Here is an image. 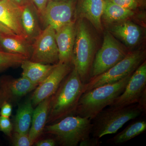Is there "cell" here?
I'll return each mask as SVG.
<instances>
[{
  "label": "cell",
  "mask_w": 146,
  "mask_h": 146,
  "mask_svg": "<svg viewBox=\"0 0 146 146\" xmlns=\"http://www.w3.org/2000/svg\"><path fill=\"white\" fill-rule=\"evenodd\" d=\"M84 84L73 66L51 96L46 123H56L68 116L76 115Z\"/></svg>",
  "instance_id": "1"
},
{
  "label": "cell",
  "mask_w": 146,
  "mask_h": 146,
  "mask_svg": "<svg viewBox=\"0 0 146 146\" xmlns=\"http://www.w3.org/2000/svg\"><path fill=\"white\" fill-rule=\"evenodd\" d=\"M132 74L117 82L99 86L84 93L80 99L76 115L93 120L123 93Z\"/></svg>",
  "instance_id": "2"
},
{
  "label": "cell",
  "mask_w": 146,
  "mask_h": 146,
  "mask_svg": "<svg viewBox=\"0 0 146 146\" xmlns=\"http://www.w3.org/2000/svg\"><path fill=\"white\" fill-rule=\"evenodd\" d=\"M84 19H78L76 23L74 44L72 63L84 84L90 78V73L96 54V44Z\"/></svg>",
  "instance_id": "3"
},
{
  "label": "cell",
  "mask_w": 146,
  "mask_h": 146,
  "mask_svg": "<svg viewBox=\"0 0 146 146\" xmlns=\"http://www.w3.org/2000/svg\"><path fill=\"white\" fill-rule=\"evenodd\" d=\"M91 120L78 115L67 116L45 127L46 133L54 135L62 146H76L90 138Z\"/></svg>",
  "instance_id": "4"
},
{
  "label": "cell",
  "mask_w": 146,
  "mask_h": 146,
  "mask_svg": "<svg viewBox=\"0 0 146 146\" xmlns=\"http://www.w3.org/2000/svg\"><path fill=\"white\" fill-rule=\"evenodd\" d=\"M143 112L137 104L121 108L104 109L93 119L91 134L98 140L105 135L114 134L126 123L138 117Z\"/></svg>",
  "instance_id": "5"
},
{
  "label": "cell",
  "mask_w": 146,
  "mask_h": 146,
  "mask_svg": "<svg viewBox=\"0 0 146 146\" xmlns=\"http://www.w3.org/2000/svg\"><path fill=\"white\" fill-rule=\"evenodd\" d=\"M145 53L141 50L130 51L123 59L105 72L91 78L84 84L83 93L106 84L115 83L133 73L145 61Z\"/></svg>",
  "instance_id": "6"
},
{
  "label": "cell",
  "mask_w": 146,
  "mask_h": 146,
  "mask_svg": "<svg viewBox=\"0 0 146 146\" xmlns=\"http://www.w3.org/2000/svg\"><path fill=\"white\" fill-rule=\"evenodd\" d=\"M129 52L109 31H106L102 47L95 54L89 79L108 70L123 59Z\"/></svg>",
  "instance_id": "7"
},
{
  "label": "cell",
  "mask_w": 146,
  "mask_h": 146,
  "mask_svg": "<svg viewBox=\"0 0 146 146\" xmlns=\"http://www.w3.org/2000/svg\"><path fill=\"white\" fill-rule=\"evenodd\" d=\"M77 1L49 0L44 10L39 16L44 28L49 26L56 31L74 21Z\"/></svg>",
  "instance_id": "8"
},
{
  "label": "cell",
  "mask_w": 146,
  "mask_h": 146,
  "mask_svg": "<svg viewBox=\"0 0 146 146\" xmlns=\"http://www.w3.org/2000/svg\"><path fill=\"white\" fill-rule=\"evenodd\" d=\"M29 60L44 64H56L59 61L58 51L55 39V31L47 26L42 30L33 44Z\"/></svg>",
  "instance_id": "9"
},
{
  "label": "cell",
  "mask_w": 146,
  "mask_h": 146,
  "mask_svg": "<svg viewBox=\"0 0 146 146\" xmlns=\"http://www.w3.org/2000/svg\"><path fill=\"white\" fill-rule=\"evenodd\" d=\"M146 92V62L139 65L131 75L122 93L109 106L112 108H121L138 102Z\"/></svg>",
  "instance_id": "10"
},
{
  "label": "cell",
  "mask_w": 146,
  "mask_h": 146,
  "mask_svg": "<svg viewBox=\"0 0 146 146\" xmlns=\"http://www.w3.org/2000/svg\"><path fill=\"white\" fill-rule=\"evenodd\" d=\"M73 68L72 63H58L49 75L35 89L31 98L33 106L52 96Z\"/></svg>",
  "instance_id": "11"
},
{
  "label": "cell",
  "mask_w": 146,
  "mask_h": 146,
  "mask_svg": "<svg viewBox=\"0 0 146 146\" xmlns=\"http://www.w3.org/2000/svg\"><path fill=\"white\" fill-rule=\"evenodd\" d=\"M76 31L75 21L66 24L56 31V42L59 56L58 63H72Z\"/></svg>",
  "instance_id": "12"
},
{
  "label": "cell",
  "mask_w": 146,
  "mask_h": 146,
  "mask_svg": "<svg viewBox=\"0 0 146 146\" xmlns=\"http://www.w3.org/2000/svg\"><path fill=\"white\" fill-rule=\"evenodd\" d=\"M103 7V0H77L74 18L86 19L97 30L101 31Z\"/></svg>",
  "instance_id": "13"
},
{
  "label": "cell",
  "mask_w": 146,
  "mask_h": 146,
  "mask_svg": "<svg viewBox=\"0 0 146 146\" xmlns=\"http://www.w3.org/2000/svg\"><path fill=\"white\" fill-rule=\"evenodd\" d=\"M108 25V31L128 47L132 48L138 45L142 39L143 31L141 27L128 20Z\"/></svg>",
  "instance_id": "14"
},
{
  "label": "cell",
  "mask_w": 146,
  "mask_h": 146,
  "mask_svg": "<svg viewBox=\"0 0 146 146\" xmlns=\"http://www.w3.org/2000/svg\"><path fill=\"white\" fill-rule=\"evenodd\" d=\"M39 20L38 11L30 0L21 7V25L24 35L25 38L32 44L42 31Z\"/></svg>",
  "instance_id": "15"
},
{
  "label": "cell",
  "mask_w": 146,
  "mask_h": 146,
  "mask_svg": "<svg viewBox=\"0 0 146 146\" xmlns=\"http://www.w3.org/2000/svg\"><path fill=\"white\" fill-rule=\"evenodd\" d=\"M21 15V7L11 0H0V22L17 35L25 38Z\"/></svg>",
  "instance_id": "16"
},
{
  "label": "cell",
  "mask_w": 146,
  "mask_h": 146,
  "mask_svg": "<svg viewBox=\"0 0 146 146\" xmlns=\"http://www.w3.org/2000/svg\"><path fill=\"white\" fill-rule=\"evenodd\" d=\"M33 44L25 37L17 35L1 34L0 50L7 52L18 54L29 59L32 52Z\"/></svg>",
  "instance_id": "17"
},
{
  "label": "cell",
  "mask_w": 146,
  "mask_h": 146,
  "mask_svg": "<svg viewBox=\"0 0 146 146\" xmlns=\"http://www.w3.org/2000/svg\"><path fill=\"white\" fill-rule=\"evenodd\" d=\"M51 96L42 101L34 109L29 135L33 144L41 136L46 123Z\"/></svg>",
  "instance_id": "18"
},
{
  "label": "cell",
  "mask_w": 146,
  "mask_h": 146,
  "mask_svg": "<svg viewBox=\"0 0 146 146\" xmlns=\"http://www.w3.org/2000/svg\"><path fill=\"white\" fill-rule=\"evenodd\" d=\"M56 64H44L27 59L21 65L23 70L22 76L38 86L49 75Z\"/></svg>",
  "instance_id": "19"
},
{
  "label": "cell",
  "mask_w": 146,
  "mask_h": 146,
  "mask_svg": "<svg viewBox=\"0 0 146 146\" xmlns=\"http://www.w3.org/2000/svg\"><path fill=\"white\" fill-rule=\"evenodd\" d=\"M102 19L109 25L126 21L134 16L135 11L127 9L110 0H103Z\"/></svg>",
  "instance_id": "20"
},
{
  "label": "cell",
  "mask_w": 146,
  "mask_h": 146,
  "mask_svg": "<svg viewBox=\"0 0 146 146\" xmlns=\"http://www.w3.org/2000/svg\"><path fill=\"white\" fill-rule=\"evenodd\" d=\"M33 106L31 99L27 100L19 106L14 117L15 132L23 134L29 133L34 111Z\"/></svg>",
  "instance_id": "21"
},
{
  "label": "cell",
  "mask_w": 146,
  "mask_h": 146,
  "mask_svg": "<svg viewBox=\"0 0 146 146\" xmlns=\"http://www.w3.org/2000/svg\"><path fill=\"white\" fill-rule=\"evenodd\" d=\"M146 129L145 121H136L131 123L122 131L115 135L110 141L116 145L124 143L143 133Z\"/></svg>",
  "instance_id": "22"
},
{
  "label": "cell",
  "mask_w": 146,
  "mask_h": 146,
  "mask_svg": "<svg viewBox=\"0 0 146 146\" xmlns=\"http://www.w3.org/2000/svg\"><path fill=\"white\" fill-rule=\"evenodd\" d=\"M36 87L37 86L24 77L16 79H11L10 89L13 99L14 98L23 96L36 89Z\"/></svg>",
  "instance_id": "23"
},
{
  "label": "cell",
  "mask_w": 146,
  "mask_h": 146,
  "mask_svg": "<svg viewBox=\"0 0 146 146\" xmlns=\"http://www.w3.org/2000/svg\"><path fill=\"white\" fill-rule=\"evenodd\" d=\"M27 59H29L23 55L7 52L0 50V72L11 67L21 65Z\"/></svg>",
  "instance_id": "24"
},
{
  "label": "cell",
  "mask_w": 146,
  "mask_h": 146,
  "mask_svg": "<svg viewBox=\"0 0 146 146\" xmlns=\"http://www.w3.org/2000/svg\"><path fill=\"white\" fill-rule=\"evenodd\" d=\"M11 79L7 76L0 78V109L3 104L13 100L10 89Z\"/></svg>",
  "instance_id": "25"
},
{
  "label": "cell",
  "mask_w": 146,
  "mask_h": 146,
  "mask_svg": "<svg viewBox=\"0 0 146 146\" xmlns=\"http://www.w3.org/2000/svg\"><path fill=\"white\" fill-rule=\"evenodd\" d=\"M127 9L135 11L145 5L146 0H110Z\"/></svg>",
  "instance_id": "26"
},
{
  "label": "cell",
  "mask_w": 146,
  "mask_h": 146,
  "mask_svg": "<svg viewBox=\"0 0 146 146\" xmlns=\"http://www.w3.org/2000/svg\"><path fill=\"white\" fill-rule=\"evenodd\" d=\"M12 145L14 146H31L33 143L31 140L29 133L23 134L14 132L11 137Z\"/></svg>",
  "instance_id": "27"
},
{
  "label": "cell",
  "mask_w": 146,
  "mask_h": 146,
  "mask_svg": "<svg viewBox=\"0 0 146 146\" xmlns=\"http://www.w3.org/2000/svg\"><path fill=\"white\" fill-rule=\"evenodd\" d=\"M13 125L9 117L0 116V131L11 138Z\"/></svg>",
  "instance_id": "28"
},
{
  "label": "cell",
  "mask_w": 146,
  "mask_h": 146,
  "mask_svg": "<svg viewBox=\"0 0 146 146\" xmlns=\"http://www.w3.org/2000/svg\"><path fill=\"white\" fill-rule=\"evenodd\" d=\"M38 11L39 16L44 10L49 0H30Z\"/></svg>",
  "instance_id": "29"
},
{
  "label": "cell",
  "mask_w": 146,
  "mask_h": 146,
  "mask_svg": "<svg viewBox=\"0 0 146 146\" xmlns=\"http://www.w3.org/2000/svg\"><path fill=\"white\" fill-rule=\"evenodd\" d=\"M0 115L3 117H9L12 113V106L9 102H6L3 104L1 108Z\"/></svg>",
  "instance_id": "30"
},
{
  "label": "cell",
  "mask_w": 146,
  "mask_h": 146,
  "mask_svg": "<svg viewBox=\"0 0 146 146\" xmlns=\"http://www.w3.org/2000/svg\"><path fill=\"white\" fill-rule=\"evenodd\" d=\"M35 145L37 146H54L56 145V141L53 139H47L35 142Z\"/></svg>",
  "instance_id": "31"
},
{
  "label": "cell",
  "mask_w": 146,
  "mask_h": 146,
  "mask_svg": "<svg viewBox=\"0 0 146 146\" xmlns=\"http://www.w3.org/2000/svg\"><path fill=\"white\" fill-rule=\"evenodd\" d=\"M0 33L2 34L13 35H16L10 29L0 22Z\"/></svg>",
  "instance_id": "32"
},
{
  "label": "cell",
  "mask_w": 146,
  "mask_h": 146,
  "mask_svg": "<svg viewBox=\"0 0 146 146\" xmlns=\"http://www.w3.org/2000/svg\"><path fill=\"white\" fill-rule=\"evenodd\" d=\"M11 1L20 7L23 6L28 3L30 0H11Z\"/></svg>",
  "instance_id": "33"
},
{
  "label": "cell",
  "mask_w": 146,
  "mask_h": 146,
  "mask_svg": "<svg viewBox=\"0 0 146 146\" xmlns=\"http://www.w3.org/2000/svg\"><path fill=\"white\" fill-rule=\"evenodd\" d=\"M53 1H66V0H53Z\"/></svg>",
  "instance_id": "34"
},
{
  "label": "cell",
  "mask_w": 146,
  "mask_h": 146,
  "mask_svg": "<svg viewBox=\"0 0 146 146\" xmlns=\"http://www.w3.org/2000/svg\"><path fill=\"white\" fill-rule=\"evenodd\" d=\"M1 33H0V37H1Z\"/></svg>",
  "instance_id": "35"
}]
</instances>
